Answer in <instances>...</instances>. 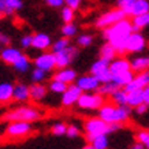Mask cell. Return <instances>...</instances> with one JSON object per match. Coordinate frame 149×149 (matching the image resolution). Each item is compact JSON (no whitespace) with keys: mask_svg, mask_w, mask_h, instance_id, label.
<instances>
[{"mask_svg":"<svg viewBox=\"0 0 149 149\" xmlns=\"http://www.w3.org/2000/svg\"><path fill=\"white\" fill-rule=\"evenodd\" d=\"M133 30V23L129 18H123L119 22L103 29V38L115 48L118 55L126 54V41Z\"/></svg>","mask_w":149,"mask_h":149,"instance_id":"6da1fadb","label":"cell"},{"mask_svg":"<svg viewBox=\"0 0 149 149\" xmlns=\"http://www.w3.org/2000/svg\"><path fill=\"white\" fill-rule=\"evenodd\" d=\"M131 111L133 108H130L129 105H116L113 103H104L97 109V116L108 125L111 123L125 125L130 119Z\"/></svg>","mask_w":149,"mask_h":149,"instance_id":"7a4b0ae2","label":"cell"},{"mask_svg":"<svg viewBox=\"0 0 149 149\" xmlns=\"http://www.w3.org/2000/svg\"><path fill=\"white\" fill-rule=\"evenodd\" d=\"M123 125H118V123H105L103 119H100L99 116H91L85 119L84 122V134H85V140L88 142H91L93 138L101 136V134H112L116 133L118 130H120Z\"/></svg>","mask_w":149,"mask_h":149,"instance_id":"3957f363","label":"cell"},{"mask_svg":"<svg viewBox=\"0 0 149 149\" xmlns=\"http://www.w3.org/2000/svg\"><path fill=\"white\" fill-rule=\"evenodd\" d=\"M42 118V111L36 105H29V104L22 103L18 107H14L4 113L6 122H14V120H23V122H37Z\"/></svg>","mask_w":149,"mask_h":149,"instance_id":"277c9868","label":"cell"},{"mask_svg":"<svg viewBox=\"0 0 149 149\" xmlns=\"http://www.w3.org/2000/svg\"><path fill=\"white\" fill-rule=\"evenodd\" d=\"M104 103H105V97L100 95L99 92H82L75 105H78L81 111L92 112V111H97Z\"/></svg>","mask_w":149,"mask_h":149,"instance_id":"5b68a950","label":"cell"},{"mask_svg":"<svg viewBox=\"0 0 149 149\" xmlns=\"http://www.w3.org/2000/svg\"><path fill=\"white\" fill-rule=\"evenodd\" d=\"M33 134V126L30 122H23V120H14L8 122L4 130V136L10 140H23Z\"/></svg>","mask_w":149,"mask_h":149,"instance_id":"8992f818","label":"cell"},{"mask_svg":"<svg viewBox=\"0 0 149 149\" xmlns=\"http://www.w3.org/2000/svg\"><path fill=\"white\" fill-rule=\"evenodd\" d=\"M123 18H127V17H126V14H125V11H123L122 8H119V7H116V8H111V10L103 13L101 15H99V17L96 18L95 27L96 29L103 30V29H105V27H108V26H111V25H113V23L119 22V21L123 19Z\"/></svg>","mask_w":149,"mask_h":149,"instance_id":"52a82bcc","label":"cell"},{"mask_svg":"<svg viewBox=\"0 0 149 149\" xmlns=\"http://www.w3.org/2000/svg\"><path fill=\"white\" fill-rule=\"evenodd\" d=\"M148 47L146 37L141 32H133L127 37L126 41V54H141Z\"/></svg>","mask_w":149,"mask_h":149,"instance_id":"ba28073f","label":"cell"},{"mask_svg":"<svg viewBox=\"0 0 149 149\" xmlns=\"http://www.w3.org/2000/svg\"><path fill=\"white\" fill-rule=\"evenodd\" d=\"M34 67L41 68L47 72L54 71L56 68V60H55V54L52 51H42L40 55H37L36 58L32 60Z\"/></svg>","mask_w":149,"mask_h":149,"instance_id":"9c48e42d","label":"cell"},{"mask_svg":"<svg viewBox=\"0 0 149 149\" xmlns=\"http://www.w3.org/2000/svg\"><path fill=\"white\" fill-rule=\"evenodd\" d=\"M77 55H78V47H74V45H71V44H70L66 49L55 54L56 68L68 67V66L74 62V59L77 58Z\"/></svg>","mask_w":149,"mask_h":149,"instance_id":"30bf717a","label":"cell"},{"mask_svg":"<svg viewBox=\"0 0 149 149\" xmlns=\"http://www.w3.org/2000/svg\"><path fill=\"white\" fill-rule=\"evenodd\" d=\"M82 95V91L78 88L75 84H70L67 85L66 91L62 93V99H60V104L64 108H70L72 105H75L79 99V96Z\"/></svg>","mask_w":149,"mask_h":149,"instance_id":"8fae6325","label":"cell"},{"mask_svg":"<svg viewBox=\"0 0 149 149\" xmlns=\"http://www.w3.org/2000/svg\"><path fill=\"white\" fill-rule=\"evenodd\" d=\"M122 10L125 11L126 17H136L140 14L149 11V0H129L126 6H123Z\"/></svg>","mask_w":149,"mask_h":149,"instance_id":"7c38bea8","label":"cell"},{"mask_svg":"<svg viewBox=\"0 0 149 149\" xmlns=\"http://www.w3.org/2000/svg\"><path fill=\"white\" fill-rule=\"evenodd\" d=\"M74 84H75L82 92H96L97 88L100 86L99 79H97L95 75H92L91 72L77 77V79H75Z\"/></svg>","mask_w":149,"mask_h":149,"instance_id":"4fadbf2b","label":"cell"},{"mask_svg":"<svg viewBox=\"0 0 149 149\" xmlns=\"http://www.w3.org/2000/svg\"><path fill=\"white\" fill-rule=\"evenodd\" d=\"M146 86H149V70L134 74L133 79L123 89L126 92H131V91H137V89H144Z\"/></svg>","mask_w":149,"mask_h":149,"instance_id":"5bb4252c","label":"cell"},{"mask_svg":"<svg viewBox=\"0 0 149 149\" xmlns=\"http://www.w3.org/2000/svg\"><path fill=\"white\" fill-rule=\"evenodd\" d=\"M52 45V38L49 34L44 32L34 33L32 37V48L42 52V51H49Z\"/></svg>","mask_w":149,"mask_h":149,"instance_id":"9a60e30c","label":"cell"},{"mask_svg":"<svg viewBox=\"0 0 149 149\" xmlns=\"http://www.w3.org/2000/svg\"><path fill=\"white\" fill-rule=\"evenodd\" d=\"M22 55V51L17 48V47H13V45H6L0 49V60L6 64H11L17 60Z\"/></svg>","mask_w":149,"mask_h":149,"instance_id":"2e32d148","label":"cell"},{"mask_svg":"<svg viewBox=\"0 0 149 149\" xmlns=\"http://www.w3.org/2000/svg\"><path fill=\"white\" fill-rule=\"evenodd\" d=\"M78 74L77 71L74 70L72 67H63V68H58V71L54 72V79H58V81H62L64 82V84H67V85H70V84H74L75 82V79H77Z\"/></svg>","mask_w":149,"mask_h":149,"instance_id":"e0dca14e","label":"cell"},{"mask_svg":"<svg viewBox=\"0 0 149 149\" xmlns=\"http://www.w3.org/2000/svg\"><path fill=\"white\" fill-rule=\"evenodd\" d=\"M30 92V100L34 103H41L42 100H45L48 95V88L42 82H33L32 86H29Z\"/></svg>","mask_w":149,"mask_h":149,"instance_id":"ac0fdd59","label":"cell"},{"mask_svg":"<svg viewBox=\"0 0 149 149\" xmlns=\"http://www.w3.org/2000/svg\"><path fill=\"white\" fill-rule=\"evenodd\" d=\"M131 70V66H130V60L125 56H116L115 59H112L109 62V71L111 74H119V72H125V71H129Z\"/></svg>","mask_w":149,"mask_h":149,"instance_id":"d6986e66","label":"cell"},{"mask_svg":"<svg viewBox=\"0 0 149 149\" xmlns=\"http://www.w3.org/2000/svg\"><path fill=\"white\" fill-rule=\"evenodd\" d=\"M22 0H0V11L4 14V17H13L14 14L22 10Z\"/></svg>","mask_w":149,"mask_h":149,"instance_id":"ffe728a7","label":"cell"},{"mask_svg":"<svg viewBox=\"0 0 149 149\" xmlns=\"http://www.w3.org/2000/svg\"><path fill=\"white\" fill-rule=\"evenodd\" d=\"M30 100V92H29V85L18 82L14 84V92H13V101L18 103H26Z\"/></svg>","mask_w":149,"mask_h":149,"instance_id":"44dd1931","label":"cell"},{"mask_svg":"<svg viewBox=\"0 0 149 149\" xmlns=\"http://www.w3.org/2000/svg\"><path fill=\"white\" fill-rule=\"evenodd\" d=\"M32 64H33L32 59L22 52V55L11 64V67H13L17 72H19V74H25V72H27L30 68H32Z\"/></svg>","mask_w":149,"mask_h":149,"instance_id":"7402d4cb","label":"cell"},{"mask_svg":"<svg viewBox=\"0 0 149 149\" xmlns=\"http://www.w3.org/2000/svg\"><path fill=\"white\" fill-rule=\"evenodd\" d=\"M14 84L13 82H0V104H8L13 101Z\"/></svg>","mask_w":149,"mask_h":149,"instance_id":"603a6c76","label":"cell"},{"mask_svg":"<svg viewBox=\"0 0 149 149\" xmlns=\"http://www.w3.org/2000/svg\"><path fill=\"white\" fill-rule=\"evenodd\" d=\"M130 66L134 72L149 70V55H141V56L133 58L130 60Z\"/></svg>","mask_w":149,"mask_h":149,"instance_id":"cb8c5ba5","label":"cell"},{"mask_svg":"<svg viewBox=\"0 0 149 149\" xmlns=\"http://www.w3.org/2000/svg\"><path fill=\"white\" fill-rule=\"evenodd\" d=\"M134 74H136V72L133 71V70H129V71H125V72H119V74H112L111 82H113L118 88H125V86L133 79Z\"/></svg>","mask_w":149,"mask_h":149,"instance_id":"d4e9b609","label":"cell"},{"mask_svg":"<svg viewBox=\"0 0 149 149\" xmlns=\"http://www.w3.org/2000/svg\"><path fill=\"white\" fill-rule=\"evenodd\" d=\"M131 23H133V30L134 32H141V30L149 27V11L133 17Z\"/></svg>","mask_w":149,"mask_h":149,"instance_id":"484cf974","label":"cell"},{"mask_svg":"<svg viewBox=\"0 0 149 149\" xmlns=\"http://www.w3.org/2000/svg\"><path fill=\"white\" fill-rule=\"evenodd\" d=\"M108 68H109V62L108 60H105V59H103V58H99L97 60H95V62L92 63L89 72H91L92 75L97 77V75H100L101 72L107 71Z\"/></svg>","mask_w":149,"mask_h":149,"instance_id":"4316f807","label":"cell"},{"mask_svg":"<svg viewBox=\"0 0 149 149\" xmlns=\"http://www.w3.org/2000/svg\"><path fill=\"white\" fill-rule=\"evenodd\" d=\"M141 103H144V100H142V89L127 92L126 105H129L130 108H136L137 105H140Z\"/></svg>","mask_w":149,"mask_h":149,"instance_id":"83f0119b","label":"cell"},{"mask_svg":"<svg viewBox=\"0 0 149 149\" xmlns=\"http://www.w3.org/2000/svg\"><path fill=\"white\" fill-rule=\"evenodd\" d=\"M111 99V103L116 104V105H126L127 101V92L123 89V88H118L111 93L109 96Z\"/></svg>","mask_w":149,"mask_h":149,"instance_id":"f1b7e54d","label":"cell"},{"mask_svg":"<svg viewBox=\"0 0 149 149\" xmlns=\"http://www.w3.org/2000/svg\"><path fill=\"white\" fill-rule=\"evenodd\" d=\"M116 56H118V54H116V51H115V48H113L109 42L105 41V44H103L101 48H100V58H103V59H105V60L111 62V60L115 59Z\"/></svg>","mask_w":149,"mask_h":149,"instance_id":"f546056e","label":"cell"},{"mask_svg":"<svg viewBox=\"0 0 149 149\" xmlns=\"http://www.w3.org/2000/svg\"><path fill=\"white\" fill-rule=\"evenodd\" d=\"M48 88V92L51 93H54V95H62L64 91H66V88H67V84H64L62 81H58V79H51L49 84L47 85Z\"/></svg>","mask_w":149,"mask_h":149,"instance_id":"4dcf8cb0","label":"cell"},{"mask_svg":"<svg viewBox=\"0 0 149 149\" xmlns=\"http://www.w3.org/2000/svg\"><path fill=\"white\" fill-rule=\"evenodd\" d=\"M89 144L93 146V149H108V146H109L108 134H101V136L96 137Z\"/></svg>","mask_w":149,"mask_h":149,"instance_id":"1f68e13d","label":"cell"},{"mask_svg":"<svg viewBox=\"0 0 149 149\" xmlns=\"http://www.w3.org/2000/svg\"><path fill=\"white\" fill-rule=\"evenodd\" d=\"M78 27L74 22H68V23H63V26L60 27V34L63 37L67 38H72V37L77 36Z\"/></svg>","mask_w":149,"mask_h":149,"instance_id":"d6a6232c","label":"cell"},{"mask_svg":"<svg viewBox=\"0 0 149 149\" xmlns=\"http://www.w3.org/2000/svg\"><path fill=\"white\" fill-rule=\"evenodd\" d=\"M71 42H70V38H67V37H60V38H58L56 41H52V45H51V51L54 52V54H58V52H60V51L66 49L68 45H70Z\"/></svg>","mask_w":149,"mask_h":149,"instance_id":"836d02e7","label":"cell"},{"mask_svg":"<svg viewBox=\"0 0 149 149\" xmlns=\"http://www.w3.org/2000/svg\"><path fill=\"white\" fill-rule=\"evenodd\" d=\"M115 89H118V86L113 82H105V84H100V86L97 88L96 92H99L100 95L104 96V97H109Z\"/></svg>","mask_w":149,"mask_h":149,"instance_id":"e575fe53","label":"cell"},{"mask_svg":"<svg viewBox=\"0 0 149 149\" xmlns=\"http://www.w3.org/2000/svg\"><path fill=\"white\" fill-rule=\"evenodd\" d=\"M93 36L89 34V33H84V34H79L77 37V45L78 48H89V47L93 44Z\"/></svg>","mask_w":149,"mask_h":149,"instance_id":"d590c367","label":"cell"},{"mask_svg":"<svg viewBox=\"0 0 149 149\" xmlns=\"http://www.w3.org/2000/svg\"><path fill=\"white\" fill-rule=\"evenodd\" d=\"M66 130H67V125L64 122H55L52 126H51V134L56 137H62L66 136Z\"/></svg>","mask_w":149,"mask_h":149,"instance_id":"8d00e7d4","label":"cell"},{"mask_svg":"<svg viewBox=\"0 0 149 149\" xmlns=\"http://www.w3.org/2000/svg\"><path fill=\"white\" fill-rule=\"evenodd\" d=\"M60 17H62V21L63 23H68V22H74L75 19V11L67 6H63L62 7V11H60Z\"/></svg>","mask_w":149,"mask_h":149,"instance_id":"74e56055","label":"cell"},{"mask_svg":"<svg viewBox=\"0 0 149 149\" xmlns=\"http://www.w3.org/2000/svg\"><path fill=\"white\" fill-rule=\"evenodd\" d=\"M136 141L145 149H149V130H138L136 133Z\"/></svg>","mask_w":149,"mask_h":149,"instance_id":"f35d334b","label":"cell"},{"mask_svg":"<svg viewBox=\"0 0 149 149\" xmlns=\"http://www.w3.org/2000/svg\"><path fill=\"white\" fill-rule=\"evenodd\" d=\"M30 78H32L33 82H42V81H45L47 78H48V72L44 71V70H41V68L34 67L32 70Z\"/></svg>","mask_w":149,"mask_h":149,"instance_id":"ab89813d","label":"cell"},{"mask_svg":"<svg viewBox=\"0 0 149 149\" xmlns=\"http://www.w3.org/2000/svg\"><path fill=\"white\" fill-rule=\"evenodd\" d=\"M66 136L68 138H78V137L81 136V129L77 126V125H67V130H66Z\"/></svg>","mask_w":149,"mask_h":149,"instance_id":"60d3db41","label":"cell"},{"mask_svg":"<svg viewBox=\"0 0 149 149\" xmlns=\"http://www.w3.org/2000/svg\"><path fill=\"white\" fill-rule=\"evenodd\" d=\"M32 37H33V34H25V36L21 37L19 44H21V47H22L23 49H29V48H32Z\"/></svg>","mask_w":149,"mask_h":149,"instance_id":"b9f144b4","label":"cell"},{"mask_svg":"<svg viewBox=\"0 0 149 149\" xmlns=\"http://www.w3.org/2000/svg\"><path fill=\"white\" fill-rule=\"evenodd\" d=\"M82 1L84 0H64V6H67V7L72 8L74 11H77L82 6Z\"/></svg>","mask_w":149,"mask_h":149,"instance_id":"7bdbcfd3","label":"cell"},{"mask_svg":"<svg viewBox=\"0 0 149 149\" xmlns=\"http://www.w3.org/2000/svg\"><path fill=\"white\" fill-rule=\"evenodd\" d=\"M45 4L51 8H62L64 6V0H45Z\"/></svg>","mask_w":149,"mask_h":149,"instance_id":"ee69618b","label":"cell"},{"mask_svg":"<svg viewBox=\"0 0 149 149\" xmlns=\"http://www.w3.org/2000/svg\"><path fill=\"white\" fill-rule=\"evenodd\" d=\"M10 44H11V38H10V36L0 30V47H6V45H10Z\"/></svg>","mask_w":149,"mask_h":149,"instance_id":"f6af8a7d","label":"cell"},{"mask_svg":"<svg viewBox=\"0 0 149 149\" xmlns=\"http://www.w3.org/2000/svg\"><path fill=\"white\" fill-rule=\"evenodd\" d=\"M133 109H134V112H136L137 115H144V113L148 112L149 105H146L145 103H141L140 105H137L136 108H133Z\"/></svg>","mask_w":149,"mask_h":149,"instance_id":"bcb514c9","label":"cell"},{"mask_svg":"<svg viewBox=\"0 0 149 149\" xmlns=\"http://www.w3.org/2000/svg\"><path fill=\"white\" fill-rule=\"evenodd\" d=\"M142 100H144V103L146 105H149V86L142 89Z\"/></svg>","mask_w":149,"mask_h":149,"instance_id":"7dc6e473","label":"cell"},{"mask_svg":"<svg viewBox=\"0 0 149 149\" xmlns=\"http://www.w3.org/2000/svg\"><path fill=\"white\" fill-rule=\"evenodd\" d=\"M127 1H129V0H116V6L119 7V8H122L123 6L127 4Z\"/></svg>","mask_w":149,"mask_h":149,"instance_id":"c3c4849f","label":"cell"},{"mask_svg":"<svg viewBox=\"0 0 149 149\" xmlns=\"http://www.w3.org/2000/svg\"><path fill=\"white\" fill-rule=\"evenodd\" d=\"M130 149H145V148L140 144V142H137V141H136V142H134V144L130 146Z\"/></svg>","mask_w":149,"mask_h":149,"instance_id":"681fc988","label":"cell"},{"mask_svg":"<svg viewBox=\"0 0 149 149\" xmlns=\"http://www.w3.org/2000/svg\"><path fill=\"white\" fill-rule=\"evenodd\" d=\"M81 149H93V146H92V145L89 144V142H88V144H86V145H84V146H82Z\"/></svg>","mask_w":149,"mask_h":149,"instance_id":"f907efd6","label":"cell"},{"mask_svg":"<svg viewBox=\"0 0 149 149\" xmlns=\"http://www.w3.org/2000/svg\"><path fill=\"white\" fill-rule=\"evenodd\" d=\"M3 18H4V14H3V13H1V11H0V21H1V19H3Z\"/></svg>","mask_w":149,"mask_h":149,"instance_id":"816d5d0a","label":"cell"}]
</instances>
